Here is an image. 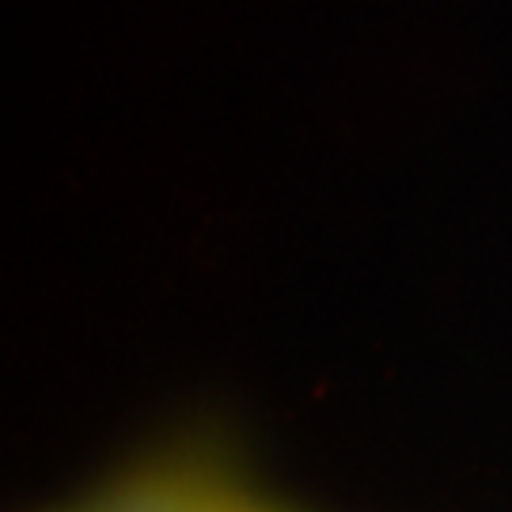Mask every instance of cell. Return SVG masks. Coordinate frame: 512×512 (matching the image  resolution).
<instances>
[{
	"instance_id": "cell-1",
	"label": "cell",
	"mask_w": 512,
	"mask_h": 512,
	"mask_svg": "<svg viewBox=\"0 0 512 512\" xmlns=\"http://www.w3.org/2000/svg\"><path fill=\"white\" fill-rule=\"evenodd\" d=\"M232 490L198 463L160 459L114 478L69 512H224Z\"/></svg>"
},
{
	"instance_id": "cell-2",
	"label": "cell",
	"mask_w": 512,
	"mask_h": 512,
	"mask_svg": "<svg viewBox=\"0 0 512 512\" xmlns=\"http://www.w3.org/2000/svg\"><path fill=\"white\" fill-rule=\"evenodd\" d=\"M224 512H274V509H262V505H255V501H247V497L232 494V501L224 505Z\"/></svg>"
}]
</instances>
